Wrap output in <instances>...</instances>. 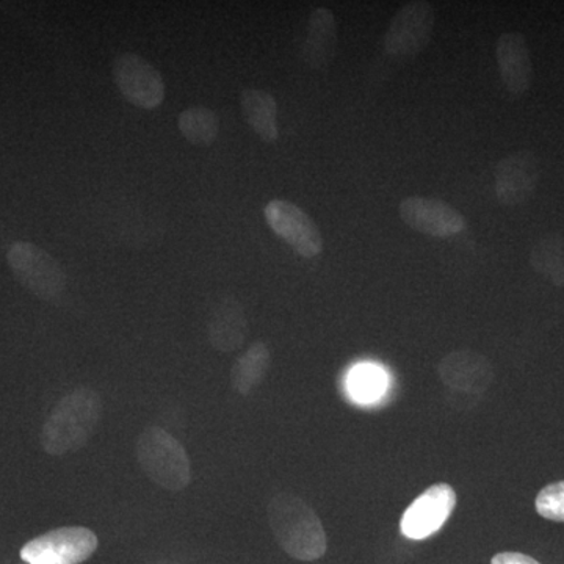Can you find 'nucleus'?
Segmentation results:
<instances>
[{
	"label": "nucleus",
	"mask_w": 564,
	"mask_h": 564,
	"mask_svg": "<svg viewBox=\"0 0 564 564\" xmlns=\"http://www.w3.org/2000/svg\"><path fill=\"white\" fill-rule=\"evenodd\" d=\"M102 419V399L95 389L80 386L55 404L41 430V445L52 456L80 451Z\"/></svg>",
	"instance_id": "f257e3e1"
},
{
	"label": "nucleus",
	"mask_w": 564,
	"mask_h": 564,
	"mask_svg": "<svg viewBox=\"0 0 564 564\" xmlns=\"http://www.w3.org/2000/svg\"><path fill=\"white\" fill-rule=\"evenodd\" d=\"M267 518L285 554L302 562H315L326 554L328 540L321 518L302 497L276 494L267 507Z\"/></svg>",
	"instance_id": "f03ea898"
},
{
	"label": "nucleus",
	"mask_w": 564,
	"mask_h": 564,
	"mask_svg": "<svg viewBox=\"0 0 564 564\" xmlns=\"http://www.w3.org/2000/svg\"><path fill=\"white\" fill-rule=\"evenodd\" d=\"M135 455L144 475L166 491H184L192 484L187 451L161 426H150L140 434Z\"/></svg>",
	"instance_id": "7ed1b4c3"
},
{
	"label": "nucleus",
	"mask_w": 564,
	"mask_h": 564,
	"mask_svg": "<svg viewBox=\"0 0 564 564\" xmlns=\"http://www.w3.org/2000/svg\"><path fill=\"white\" fill-rule=\"evenodd\" d=\"M11 272L22 288L44 302H55L66 291V273L50 252L29 242L11 245L7 252Z\"/></svg>",
	"instance_id": "20e7f679"
},
{
	"label": "nucleus",
	"mask_w": 564,
	"mask_h": 564,
	"mask_svg": "<svg viewBox=\"0 0 564 564\" xmlns=\"http://www.w3.org/2000/svg\"><path fill=\"white\" fill-rule=\"evenodd\" d=\"M98 544V536L90 529L61 527L24 544L21 558L28 564H80L95 554Z\"/></svg>",
	"instance_id": "39448f33"
},
{
	"label": "nucleus",
	"mask_w": 564,
	"mask_h": 564,
	"mask_svg": "<svg viewBox=\"0 0 564 564\" xmlns=\"http://www.w3.org/2000/svg\"><path fill=\"white\" fill-rule=\"evenodd\" d=\"M436 11L432 3L423 0L404 3L393 14L383 46L386 54L395 58L415 57L433 39Z\"/></svg>",
	"instance_id": "423d86ee"
},
{
	"label": "nucleus",
	"mask_w": 564,
	"mask_h": 564,
	"mask_svg": "<svg viewBox=\"0 0 564 564\" xmlns=\"http://www.w3.org/2000/svg\"><path fill=\"white\" fill-rule=\"evenodd\" d=\"M115 84L132 106L154 110L165 99V82L162 74L147 58L126 52L111 65Z\"/></svg>",
	"instance_id": "0eeeda50"
},
{
	"label": "nucleus",
	"mask_w": 564,
	"mask_h": 564,
	"mask_svg": "<svg viewBox=\"0 0 564 564\" xmlns=\"http://www.w3.org/2000/svg\"><path fill=\"white\" fill-rule=\"evenodd\" d=\"M263 217L270 229L302 258H315L323 251L325 243L317 223L296 204L273 199L263 209Z\"/></svg>",
	"instance_id": "6e6552de"
},
{
	"label": "nucleus",
	"mask_w": 564,
	"mask_h": 564,
	"mask_svg": "<svg viewBox=\"0 0 564 564\" xmlns=\"http://www.w3.org/2000/svg\"><path fill=\"white\" fill-rule=\"evenodd\" d=\"M399 214L404 225L434 239H452L467 228L462 212L443 199L408 196L400 203Z\"/></svg>",
	"instance_id": "1a4fd4ad"
},
{
	"label": "nucleus",
	"mask_w": 564,
	"mask_h": 564,
	"mask_svg": "<svg viewBox=\"0 0 564 564\" xmlns=\"http://www.w3.org/2000/svg\"><path fill=\"white\" fill-rule=\"evenodd\" d=\"M455 505L456 492L451 485L430 486L406 508L400 521V530L410 540H426L443 529L454 513Z\"/></svg>",
	"instance_id": "9d476101"
},
{
	"label": "nucleus",
	"mask_w": 564,
	"mask_h": 564,
	"mask_svg": "<svg viewBox=\"0 0 564 564\" xmlns=\"http://www.w3.org/2000/svg\"><path fill=\"white\" fill-rule=\"evenodd\" d=\"M541 180L540 161L532 151L507 155L494 169V192L500 204L521 206L532 198Z\"/></svg>",
	"instance_id": "9b49d317"
},
{
	"label": "nucleus",
	"mask_w": 564,
	"mask_h": 564,
	"mask_svg": "<svg viewBox=\"0 0 564 564\" xmlns=\"http://www.w3.org/2000/svg\"><path fill=\"white\" fill-rule=\"evenodd\" d=\"M437 373L447 391L484 397L494 381L492 362L481 352L456 350L437 364Z\"/></svg>",
	"instance_id": "f8f14e48"
},
{
	"label": "nucleus",
	"mask_w": 564,
	"mask_h": 564,
	"mask_svg": "<svg viewBox=\"0 0 564 564\" xmlns=\"http://www.w3.org/2000/svg\"><path fill=\"white\" fill-rule=\"evenodd\" d=\"M496 61L505 90L511 98H524L533 84L529 43L519 32H505L496 43Z\"/></svg>",
	"instance_id": "ddd939ff"
},
{
	"label": "nucleus",
	"mask_w": 564,
	"mask_h": 564,
	"mask_svg": "<svg viewBox=\"0 0 564 564\" xmlns=\"http://www.w3.org/2000/svg\"><path fill=\"white\" fill-rule=\"evenodd\" d=\"M306 39L302 47V58L310 68L328 69L336 58L339 32L336 17L326 7H317L307 22Z\"/></svg>",
	"instance_id": "4468645a"
},
{
	"label": "nucleus",
	"mask_w": 564,
	"mask_h": 564,
	"mask_svg": "<svg viewBox=\"0 0 564 564\" xmlns=\"http://www.w3.org/2000/svg\"><path fill=\"white\" fill-rule=\"evenodd\" d=\"M209 343L215 350L232 352L245 344L248 334L247 314L239 300L225 296L212 307L207 322Z\"/></svg>",
	"instance_id": "2eb2a0df"
},
{
	"label": "nucleus",
	"mask_w": 564,
	"mask_h": 564,
	"mask_svg": "<svg viewBox=\"0 0 564 564\" xmlns=\"http://www.w3.org/2000/svg\"><path fill=\"white\" fill-rule=\"evenodd\" d=\"M240 107L245 121L259 139L265 143H274L280 139L278 102L273 95L258 88H247L240 96Z\"/></svg>",
	"instance_id": "dca6fc26"
},
{
	"label": "nucleus",
	"mask_w": 564,
	"mask_h": 564,
	"mask_svg": "<svg viewBox=\"0 0 564 564\" xmlns=\"http://www.w3.org/2000/svg\"><path fill=\"white\" fill-rule=\"evenodd\" d=\"M270 366H272V352L267 344H251L248 350L234 362L231 369L234 391L240 395H250L265 380Z\"/></svg>",
	"instance_id": "f3484780"
},
{
	"label": "nucleus",
	"mask_w": 564,
	"mask_h": 564,
	"mask_svg": "<svg viewBox=\"0 0 564 564\" xmlns=\"http://www.w3.org/2000/svg\"><path fill=\"white\" fill-rule=\"evenodd\" d=\"M530 265L555 288H564V237L562 234H545L530 252Z\"/></svg>",
	"instance_id": "a211bd4d"
},
{
	"label": "nucleus",
	"mask_w": 564,
	"mask_h": 564,
	"mask_svg": "<svg viewBox=\"0 0 564 564\" xmlns=\"http://www.w3.org/2000/svg\"><path fill=\"white\" fill-rule=\"evenodd\" d=\"M177 128L188 143L195 147H210L220 133V120L214 110L207 107H191L182 111Z\"/></svg>",
	"instance_id": "6ab92c4d"
},
{
	"label": "nucleus",
	"mask_w": 564,
	"mask_h": 564,
	"mask_svg": "<svg viewBox=\"0 0 564 564\" xmlns=\"http://www.w3.org/2000/svg\"><path fill=\"white\" fill-rule=\"evenodd\" d=\"M348 392L358 403H373L388 391L389 378L380 366L358 364L348 375Z\"/></svg>",
	"instance_id": "aec40b11"
},
{
	"label": "nucleus",
	"mask_w": 564,
	"mask_h": 564,
	"mask_svg": "<svg viewBox=\"0 0 564 564\" xmlns=\"http://www.w3.org/2000/svg\"><path fill=\"white\" fill-rule=\"evenodd\" d=\"M538 514L547 521L564 522V481L545 486L534 500Z\"/></svg>",
	"instance_id": "412c9836"
},
{
	"label": "nucleus",
	"mask_w": 564,
	"mask_h": 564,
	"mask_svg": "<svg viewBox=\"0 0 564 564\" xmlns=\"http://www.w3.org/2000/svg\"><path fill=\"white\" fill-rule=\"evenodd\" d=\"M491 564H541L532 556L519 554V552H502L491 560Z\"/></svg>",
	"instance_id": "4be33fe9"
}]
</instances>
